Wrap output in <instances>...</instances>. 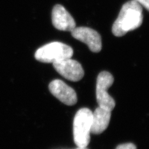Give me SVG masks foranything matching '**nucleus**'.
I'll return each instance as SVG.
<instances>
[{"label":"nucleus","mask_w":149,"mask_h":149,"mask_svg":"<svg viewBox=\"0 0 149 149\" xmlns=\"http://www.w3.org/2000/svg\"><path fill=\"white\" fill-rule=\"evenodd\" d=\"M77 149H88V148H86V147H78Z\"/></svg>","instance_id":"f8f14e48"},{"label":"nucleus","mask_w":149,"mask_h":149,"mask_svg":"<svg viewBox=\"0 0 149 149\" xmlns=\"http://www.w3.org/2000/svg\"><path fill=\"white\" fill-rule=\"evenodd\" d=\"M52 21L56 29L63 31H72L76 27L74 19L63 6L55 5L52 12Z\"/></svg>","instance_id":"6e6552de"},{"label":"nucleus","mask_w":149,"mask_h":149,"mask_svg":"<svg viewBox=\"0 0 149 149\" xmlns=\"http://www.w3.org/2000/svg\"><path fill=\"white\" fill-rule=\"evenodd\" d=\"M50 93L57 98L68 106H73L77 102V93L72 88L60 80H54L49 84Z\"/></svg>","instance_id":"0eeeda50"},{"label":"nucleus","mask_w":149,"mask_h":149,"mask_svg":"<svg viewBox=\"0 0 149 149\" xmlns=\"http://www.w3.org/2000/svg\"><path fill=\"white\" fill-rule=\"evenodd\" d=\"M116 149H137V147L132 143H127L118 146Z\"/></svg>","instance_id":"9d476101"},{"label":"nucleus","mask_w":149,"mask_h":149,"mask_svg":"<svg viewBox=\"0 0 149 149\" xmlns=\"http://www.w3.org/2000/svg\"><path fill=\"white\" fill-rule=\"evenodd\" d=\"M111 112L100 106L95 109L92 116L91 133L100 134L104 131L110 122Z\"/></svg>","instance_id":"1a4fd4ad"},{"label":"nucleus","mask_w":149,"mask_h":149,"mask_svg":"<svg viewBox=\"0 0 149 149\" xmlns=\"http://www.w3.org/2000/svg\"><path fill=\"white\" fill-rule=\"evenodd\" d=\"M142 21V8L141 4L132 0L123 6L114 22L112 31L115 36L122 37L128 32L139 27Z\"/></svg>","instance_id":"f257e3e1"},{"label":"nucleus","mask_w":149,"mask_h":149,"mask_svg":"<svg viewBox=\"0 0 149 149\" xmlns=\"http://www.w3.org/2000/svg\"><path fill=\"white\" fill-rule=\"evenodd\" d=\"M74 39L86 44L90 50L93 52H99L102 49L101 37L100 34L90 27H75L72 31Z\"/></svg>","instance_id":"423d86ee"},{"label":"nucleus","mask_w":149,"mask_h":149,"mask_svg":"<svg viewBox=\"0 0 149 149\" xmlns=\"http://www.w3.org/2000/svg\"><path fill=\"white\" fill-rule=\"evenodd\" d=\"M134 1L142 5L147 11H149V0H134Z\"/></svg>","instance_id":"9b49d317"},{"label":"nucleus","mask_w":149,"mask_h":149,"mask_svg":"<svg viewBox=\"0 0 149 149\" xmlns=\"http://www.w3.org/2000/svg\"><path fill=\"white\" fill-rule=\"evenodd\" d=\"M53 66L60 74L70 81H80L85 74L81 65L71 58L55 62Z\"/></svg>","instance_id":"39448f33"},{"label":"nucleus","mask_w":149,"mask_h":149,"mask_svg":"<svg viewBox=\"0 0 149 149\" xmlns=\"http://www.w3.org/2000/svg\"><path fill=\"white\" fill-rule=\"evenodd\" d=\"M114 78L108 72H101L96 80V100L99 106L111 111L116 106L114 100L108 93V89L113 85Z\"/></svg>","instance_id":"20e7f679"},{"label":"nucleus","mask_w":149,"mask_h":149,"mask_svg":"<svg viewBox=\"0 0 149 149\" xmlns=\"http://www.w3.org/2000/svg\"><path fill=\"white\" fill-rule=\"evenodd\" d=\"M73 54V50L71 47L59 42H54L37 50L35 53V58L41 62L53 63L71 58Z\"/></svg>","instance_id":"7ed1b4c3"},{"label":"nucleus","mask_w":149,"mask_h":149,"mask_svg":"<svg viewBox=\"0 0 149 149\" xmlns=\"http://www.w3.org/2000/svg\"><path fill=\"white\" fill-rule=\"evenodd\" d=\"M93 113L88 108L79 109L73 120L74 142L78 147H86L90 142Z\"/></svg>","instance_id":"f03ea898"}]
</instances>
